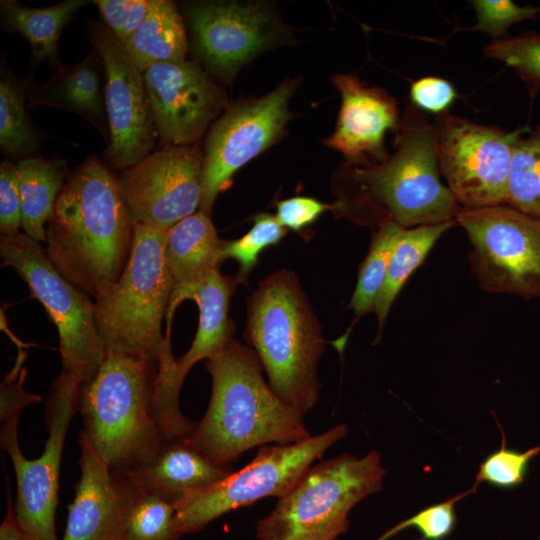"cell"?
I'll return each mask as SVG.
<instances>
[{
  "label": "cell",
  "mask_w": 540,
  "mask_h": 540,
  "mask_svg": "<svg viewBox=\"0 0 540 540\" xmlns=\"http://www.w3.org/2000/svg\"><path fill=\"white\" fill-rule=\"evenodd\" d=\"M133 232L118 179L90 155L69 175L58 196L44 250L68 281L95 300L122 274Z\"/></svg>",
  "instance_id": "6da1fadb"
},
{
  "label": "cell",
  "mask_w": 540,
  "mask_h": 540,
  "mask_svg": "<svg viewBox=\"0 0 540 540\" xmlns=\"http://www.w3.org/2000/svg\"><path fill=\"white\" fill-rule=\"evenodd\" d=\"M212 378L207 411L188 440L213 463L231 466L242 453L311 436L299 416L264 380L256 353L233 337L206 361Z\"/></svg>",
  "instance_id": "7a4b0ae2"
},
{
  "label": "cell",
  "mask_w": 540,
  "mask_h": 540,
  "mask_svg": "<svg viewBox=\"0 0 540 540\" xmlns=\"http://www.w3.org/2000/svg\"><path fill=\"white\" fill-rule=\"evenodd\" d=\"M158 367L145 355L108 351L95 376L80 388L82 431L115 472L145 464L177 438L157 402Z\"/></svg>",
  "instance_id": "3957f363"
},
{
  "label": "cell",
  "mask_w": 540,
  "mask_h": 540,
  "mask_svg": "<svg viewBox=\"0 0 540 540\" xmlns=\"http://www.w3.org/2000/svg\"><path fill=\"white\" fill-rule=\"evenodd\" d=\"M244 336L273 391L304 418L319 399L325 340L294 272L269 275L251 294Z\"/></svg>",
  "instance_id": "277c9868"
},
{
  "label": "cell",
  "mask_w": 540,
  "mask_h": 540,
  "mask_svg": "<svg viewBox=\"0 0 540 540\" xmlns=\"http://www.w3.org/2000/svg\"><path fill=\"white\" fill-rule=\"evenodd\" d=\"M439 174L433 123L411 103L401 117L394 153L352 169L360 209L373 213L378 226L390 222L403 228L456 221L461 206Z\"/></svg>",
  "instance_id": "5b68a950"
},
{
  "label": "cell",
  "mask_w": 540,
  "mask_h": 540,
  "mask_svg": "<svg viewBox=\"0 0 540 540\" xmlns=\"http://www.w3.org/2000/svg\"><path fill=\"white\" fill-rule=\"evenodd\" d=\"M133 241L118 280L94 300L106 352L148 356L159 362L170 338L163 335L174 287L164 256V233L133 224Z\"/></svg>",
  "instance_id": "8992f818"
},
{
  "label": "cell",
  "mask_w": 540,
  "mask_h": 540,
  "mask_svg": "<svg viewBox=\"0 0 540 540\" xmlns=\"http://www.w3.org/2000/svg\"><path fill=\"white\" fill-rule=\"evenodd\" d=\"M386 469L371 451L345 453L313 464L256 526L259 540H336L349 527L351 509L382 489Z\"/></svg>",
  "instance_id": "52a82bcc"
},
{
  "label": "cell",
  "mask_w": 540,
  "mask_h": 540,
  "mask_svg": "<svg viewBox=\"0 0 540 540\" xmlns=\"http://www.w3.org/2000/svg\"><path fill=\"white\" fill-rule=\"evenodd\" d=\"M2 265L13 268L26 282L31 296L44 307L57 328L62 372L81 386L99 370L106 355L95 303L54 266L41 243L25 233L1 235Z\"/></svg>",
  "instance_id": "ba28073f"
},
{
  "label": "cell",
  "mask_w": 540,
  "mask_h": 540,
  "mask_svg": "<svg viewBox=\"0 0 540 540\" xmlns=\"http://www.w3.org/2000/svg\"><path fill=\"white\" fill-rule=\"evenodd\" d=\"M347 431L345 424H338L298 442L259 447L246 466L178 501L175 530L181 536L195 533L226 512L265 497H283Z\"/></svg>",
  "instance_id": "9c48e42d"
},
{
  "label": "cell",
  "mask_w": 540,
  "mask_h": 540,
  "mask_svg": "<svg viewBox=\"0 0 540 540\" xmlns=\"http://www.w3.org/2000/svg\"><path fill=\"white\" fill-rule=\"evenodd\" d=\"M81 384L60 372L46 402L48 438L43 453L27 459L18 440L20 416L1 422L0 442L12 461L17 484L15 511L25 540H58L55 514L62 452L68 427L78 410Z\"/></svg>",
  "instance_id": "30bf717a"
},
{
  "label": "cell",
  "mask_w": 540,
  "mask_h": 540,
  "mask_svg": "<svg viewBox=\"0 0 540 540\" xmlns=\"http://www.w3.org/2000/svg\"><path fill=\"white\" fill-rule=\"evenodd\" d=\"M472 244L471 271L488 292L540 298V219L500 204L459 210Z\"/></svg>",
  "instance_id": "8fae6325"
},
{
  "label": "cell",
  "mask_w": 540,
  "mask_h": 540,
  "mask_svg": "<svg viewBox=\"0 0 540 540\" xmlns=\"http://www.w3.org/2000/svg\"><path fill=\"white\" fill-rule=\"evenodd\" d=\"M440 173L465 209L506 204L513 141L521 129L506 132L448 112L433 122Z\"/></svg>",
  "instance_id": "7c38bea8"
},
{
  "label": "cell",
  "mask_w": 540,
  "mask_h": 540,
  "mask_svg": "<svg viewBox=\"0 0 540 540\" xmlns=\"http://www.w3.org/2000/svg\"><path fill=\"white\" fill-rule=\"evenodd\" d=\"M294 88L293 81L284 82L260 99L235 104L212 125L203 153L200 211L210 216L234 173L281 136Z\"/></svg>",
  "instance_id": "4fadbf2b"
},
{
  "label": "cell",
  "mask_w": 540,
  "mask_h": 540,
  "mask_svg": "<svg viewBox=\"0 0 540 540\" xmlns=\"http://www.w3.org/2000/svg\"><path fill=\"white\" fill-rule=\"evenodd\" d=\"M203 154L195 145H165L118 179L134 223L167 231L197 212L202 199Z\"/></svg>",
  "instance_id": "5bb4252c"
},
{
  "label": "cell",
  "mask_w": 540,
  "mask_h": 540,
  "mask_svg": "<svg viewBox=\"0 0 540 540\" xmlns=\"http://www.w3.org/2000/svg\"><path fill=\"white\" fill-rule=\"evenodd\" d=\"M89 39L105 68V106L109 124L106 158L128 170L146 158L158 137L143 72L124 45L102 24L92 22Z\"/></svg>",
  "instance_id": "9a60e30c"
},
{
  "label": "cell",
  "mask_w": 540,
  "mask_h": 540,
  "mask_svg": "<svg viewBox=\"0 0 540 540\" xmlns=\"http://www.w3.org/2000/svg\"><path fill=\"white\" fill-rule=\"evenodd\" d=\"M161 146H192L227 106L224 91L198 61L143 71Z\"/></svg>",
  "instance_id": "2e32d148"
},
{
  "label": "cell",
  "mask_w": 540,
  "mask_h": 540,
  "mask_svg": "<svg viewBox=\"0 0 540 540\" xmlns=\"http://www.w3.org/2000/svg\"><path fill=\"white\" fill-rule=\"evenodd\" d=\"M185 14L197 55L225 81L274 38L272 17L259 4L195 2L187 5Z\"/></svg>",
  "instance_id": "e0dca14e"
},
{
  "label": "cell",
  "mask_w": 540,
  "mask_h": 540,
  "mask_svg": "<svg viewBox=\"0 0 540 540\" xmlns=\"http://www.w3.org/2000/svg\"><path fill=\"white\" fill-rule=\"evenodd\" d=\"M332 82L341 95V107L334 133L325 143L341 152L354 166L384 161L388 130H399L401 117L397 101L382 88L369 87L352 74H339Z\"/></svg>",
  "instance_id": "ac0fdd59"
},
{
  "label": "cell",
  "mask_w": 540,
  "mask_h": 540,
  "mask_svg": "<svg viewBox=\"0 0 540 540\" xmlns=\"http://www.w3.org/2000/svg\"><path fill=\"white\" fill-rule=\"evenodd\" d=\"M78 441L81 473L62 540H118L122 510L117 474L99 457L83 431Z\"/></svg>",
  "instance_id": "d6986e66"
},
{
  "label": "cell",
  "mask_w": 540,
  "mask_h": 540,
  "mask_svg": "<svg viewBox=\"0 0 540 540\" xmlns=\"http://www.w3.org/2000/svg\"><path fill=\"white\" fill-rule=\"evenodd\" d=\"M235 278L223 275L218 268L202 278L173 287L166 315V337L174 312L186 300H194L199 308V325L189 350L176 360L175 375L180 386L197 362L210 358L232 337L233 323L229 317L230 297L237 286Z\"/></svg>",
  "instance_id": "ffe728a7"
},
{
  "label": "cell",
  "mask_w": 540,
  "mask_h": 540,
  "mask_svg": "<svg viewBox=\"0 0 540 540\" xmlns=\"http://www.w3.org/2000/svg\"><path fill=\"white\" fill-rule=\"evenodd\" d=\"M49 106L74 113L93 125L109 141L105 106V68L101 55L92 51L78 64L61 65L50 80L31 82L27 107Z\"/></svg>",
  "instance_id": "44dd1931"
},
{
  "label": "cell",
  "mask_w": 540,
  "mask_h": 540,
  "mask_svg": "<svg viewBox=\"0 0 540 540\" xmlns=\"http://www.w3.org/2000/svg\"><path fill=\"white\" fill-rule=\"evenodd\" d=\"M231 466L213 463L188 437L167 441L145 464L118 472L130 481L156 492L175 504L187 495L225 478Z\"/></svg>",
  "instance_id": "7402d4cb"
},
{
  "label": "cell",
  "mask_w": 540,
  "mask_h": 540,
  "mask_svg": "<svg viewBox=\"0 0 540 540\" xmlns=\"http://www.w3.org/2000/svg\"><path fill=\"white\" fill-rule=\"evenodd\" d=\"M221 240L210 219L202 211L182 219L164 233V256L174 287L194 282L222 260Z\"/></svg>",
  "instance_id": "603a6c76"
},
{
  "label": "cell",
  "mask_w": 540,
  "mask_h": 540,
  "mask_svg": "<svg viewBox=\"0 0 540 540\" xmlns=\"http://www.w3.org/2000/svg\"><path fill=\"white\" fill-rule=\"evenodd\" d=\"M85 0H66L47 8H29L15 0L0 2L1 18L6 28L20 33L31 44V68L46 61L53 71L62 65L58 41L73 15L87 5Z\"/></svg>",
  "instance_id": "cb8c5ba5"
},
{
  "label": "cell",
  "mask_w": 540,
  "mask_h": 540,
  "mask_svg": "<svg viewBox=\"0 0 540 540\" xmlns=\"http://www.w3.org/2000/svg\"><path fill=\"white\" fill-rule=\"evenodd\" d=\"M22 200V228L39 243L46 241L47 224L68 176L63 159L27 157L17 162Z\"/></svg>",
  "instance_id": "d4e9b609"
},
{
  "label": "cell",
  "mask_w": 540,
  "mask_h": 540,
  "mask_svg": "<svg viewBox=\"0 0 540 540\" xmlns=\"http://www.w3.org/2000/svg\"><path fill=\"white\" fill-rule=\"evenodd\" d=\"M124 47L141 72L156 64L185 61L188 39L175 4L154 0L149 14Z\"/></svg>",
  "instance_id": "484cf974"
},
{
  "label": "cell",
  "mask_w": 540,
  "mask_h": 540,
  "mask_svg": "<svg viewBox=\"0 0 540 540\" xmlns=\"http://www.w3.org/2000/svg\"><path fill=\"white\" fill-rule=\"evenodd\" d=\"M115 473L122 510L118 540H178L181 535L174 528L175 503Z\"/></svg>",
  "instance_id": "4316f807"
},
{
  "label": "cell",
  "mask_w": 540,
  "mask_h": 540,
  "mask_svg": "<svg viewBox=\"0 0 540 540\" xmlns=\"http://www.w3.org/2000/svg\"><path fill=\"white\" fill-rule=\"evenodd\" d=\"M456 221L404 228L392 251L384 284L374 302L380 329L397 295L412 273L424 262L437 240Z\"/></svg>",
  "instance_id": "83f0119b"
},
{
  "label": "cell",
  "mask_w": 540,
  "mask_h": 540,
  "mask_svg": "<svg viewBox=\"0 0 540 540\" xmlns=\"http://www.w3.org/2000/svg\"><path fill=\"white\" fill-rule=\"evenodd\" d=\"M30 78H21L5 65L0 73V149L9 159L32 157L39 150L40 136L27 114Z\"/></svg>",
  "instance_id": "f1b7e54d"
},
{
  "label": "cell",
  "mask_w": 540,
  "mask_h": 540,
  "mask_svg": "<svg viewBox=\"0 0 540 540\" xmlns=\"http://www.w3.org/2000/svg\"><path fill=\"white\" fill-rule=\"evenodd\" d=\"M513 141L506 204L540 219V125Z\"/></svg>",
  "instance_id": "f546056e"
},
{
  "label": "cell",
  "mask_w": 540,
  "mask_h": 540,
  "mask_svg": "<svg viewBox=\"0 0 540 540\" xmlns=\"http://www.w3.org/2000/svg\"><path fill=\"white\" fill-rule=\"evenodd\" d=\"M404 228L395 223L378 226L367 256L359 267L350 307L357 317L372 311L384 284L392 251Z\"/></svg>",
  "instance_id": "4dcf8cb0"
},
{
  "label": "cell",
  "mask_w": 540,
  "mask_h": 540,
  "mask_svg": "<svg viewBox=\"0 0 540 540\" xmlns=\"http://www.w3.org/2000/svg\"><path fill=\"white\" fill-rule=\"evenodd\" d=\"M286 229L280 224L276 216L259 213L254 217L253 226L241 238L233 241H224L222 260L232 258L239 265L235 277L237 283H244L250 272L258 263L259 255L268 247L277 245Z\"/></svg>",
  "instance_id": "1f68e13d"
},
{
  "label": "cell",
  "mask_w": 540,
  "mask_h": 540,
  "mask_svg": "<svg viewBox=\"0 0 540 540\" xmlns=\"http://www.w3.org/2000/svg\"><path fill=\"white\" fill-rule=\"evenodd\" d=\"M483 54L512 67L533 98L540 91V35L526 33L494 40L484 47Z\"/></svg>",
  "instance_id": "d6a6232c"
},
{
  "label": "cell",
  "mask_w": 540,
  "mask_h": 540,
  "mask_svg": "<svg viewBox=\"0 0 540 540\" xmlns=\"http://www.w3.org/2000/svg\"><path fill=\"white\" fill-rule=\"evenodd\" d=\"M539 453L540 445L523 452L507 449L502 431V445L481 463L476 484L487 482L498 488H513L524 481L529 463Z\"/></svg>",
  "instance_id": "836d02e7"
},
{
  "label": "cell",
  "mask_w": 540,
  "mask_h": 540,
  "mask_svg": "<svg viewBox=\"0 0 540 540\" xmlns=\"http://www.w3.org/2000/svg\"><path fill=\"white\" fill-rule=\"evenodd\" d=\"M477 22L469 30L489 34L495 40L504 39L507 30L515 23L534 19L540 7L519 6L511 0H472Z\"/></svg>",
  "instance_id": "e575fe53"
},
{
  "label": "cell",
  "mask_w": 540,
  "mask_h": 540,
  "mask_svg": "<svg viewBox=\"0 0 540 540\" xmlns=\"http://www.w3.org/2000/svg\"><path fill=\"white\" fill-rule=\"evenodd\" d=\"M477 484L465 493L456 495L442 503L429 506L414 516L398 523L386 531L378 540H387L398 532L413 527L422 535L423 540H442L453 530L456 523L455 505L464 496L475 491Z\"/></svg>",
  "instance_id": "d590c367"
},
{
  "label": "cell",
  "mask_w": 540,
  "mask_h": 540,
  "mask_svg": "<svg viewBox=\"0 0 540 540\" xmlns=\"http://www.w3.org/2000/svg\"><path fill=\"white\" fill-rule=\"evenodd\" d=\"M154 0H96L105 26L123 45L149 14Z\"/></svg>",
  "instance_id": "8d00e7d4"
},
{
  "label": "cell",
  "mask_w": 540,
  "mask_h": 540,
  "mask_svg": "<svg viewBox=\"0 0 540 540\" xmlns=\"http://www.w3.org/2000/svg\"><path fill=\"white\" fill-rule=\"evenodd\" d=\"M22 227V200L17 165L5 160L0 165V231L14 235Z\"/></svg>",
  "instance_id": "74e56055"
},
{
  "label": "cell",
  "mask_w": 540,
  "mask_h": 540,
  "mask_svg": "<svg viewBox=\"0 0 540 540\" xmlns=\"http://www.w3.org/2000/svg\"><path fill=\"white\" fill-rule=\"evenodd\" d=\"M332 209L343 210L342 202L327 204L311 197H291L276 203V218L285 229L301 231Z\"/></svg>",
  "instance_id": "f35d334b"
},
{
  "label": "cell",
  "mask_w": 540,
  "mask_h": 540,
  "mask_svg": "<svg viewBox=\"0 0 540 540\" xmlns=\"http://www.w3.org/2000/svg\"><path fill=\"white\" fill-rule=\"evenodd\" d=\"M25 357L26 354L19 350L13 369L6 374L1 384V422L20 416L25 406L41 400L40 396L26 392L23 387L26 376V369L23 366Z\"/></svg>",
  "instance_id": "ab89813d"
},
{
  "label": "cell",
  "mask_w": 540,
  "mask_h": 540,
  "mask_svg": "<svg viewBox=\"0 0 540 540\" xmlns=\"http://www.w3.org/2000/svg\"><path fill=\"white\" fill-rule=\"evenodd\" d=\"M409 96L411 104L417 109L439 115L447 112L457 94L446 79L426 76L411 84Z\"/></svg>",
  "instance_id": "60d3db41"
},
{
  "label": "cell",
  "mask_w": 540,
  "mask_h": 540,
  "mask_svg": "<svg viewBox=\"0 0 540 540\" xmlns=\"http://www.w3.org/2000/svg\"><path fill=\"white\" fill-rule=\"evenodd\" d=\"M0 540H25L17 521L15 505L12 502L10 489L7 491V507L0 525Z\"/></svg>",
  "instance_id": "b9f144b4"
}]
</instances>
